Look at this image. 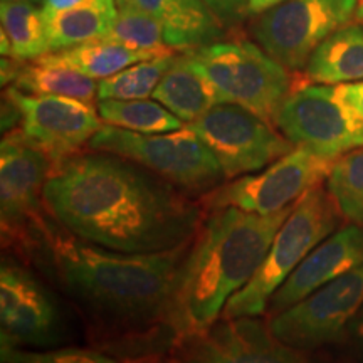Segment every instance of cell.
Returning <instances> with one entry per match:
<instances>
[{
	"mask_svg": "<svg viewBox=\"0 0 363 363\" xmlns=\"http://www.w3.org/2000/svg\"><path fill=\"white\" fill-rule=\"evenodd\" d=\"M43 201L67 233L120 252L172 251L192 242L202 224L192 195L140 163L94 150L56 163Z\"/></svg>",
	"mask_w": 363,
	"mask_h": 363,
	"instance_id": "1",
	"label": "cell"
},
{
	"mask_svg": "<svg viewBox=\"0 0 363 363\" xmlns=\"http://www.w3.org/2000/svg\"><path fill=\"white\" fill-rule=\"evenodd\" d=\"M40 234L59 279L98 315L125 325L167 320L190 244L163 252H120L86 242L48 220Z\"/></svg>",
	"mask_w": 363,
	"mask_h": 363,
	"instance_id": "2",
	"label": "cell"
},
{
	"mask_svg": "<svg viewBox=\"0 0 363 363\" xmlns=\"http://www.w3.org/2000/svg\"><path fill=\"white\" fill-rule=\"evenodd\" d=\"M293 208L272 216L249 214L235 207L212 211L185 256L167 313L165 321L182 340L220 321L229 299L259 269Z\"/></svg>",
	"mask_w": 363,
	"mask_h": 363,
	"instance_id": "3",
	"label": "cell"
},
{
	"mask_svg": "<svg viewBox=\"0 0 363 363\" xmlns=\"http://www.w3.org/2000/svg\"><path fill=\"white\" fill-rule=\"evenodd\" d=\"M194 66L214 86L220 103H234L276 126V116L303 76L272 59L247 39L217 40L187 51Z\"/></svg>",
	"mask_w": 363,
	"mask_h": 363,
	"instance_id": "4",
	"label": "cell"
},
{
	"mask_svg": "<svg viewBox=\"0 0 363 363\" xmlns=\"http://www.w3.org/2000/svg\"><path fill=\"white\" fill-rule=\"evenodd\" d=\"M340 216L333 197L321 184L303 195L279 227L254 278L229 299L222 320L264 315L272 294L313 249L335 233Z\"/></svg>",
	"mask_w": 363,
	"mask_h": 363,
	"instance_id": "5",
	"label": "cell"
},
{
	"mask_svg": "<svg viewBox=\"0 0 363 363\" xmlns=\"http://www.w3.org/2000/svg\"><path fill=\"white\" fill-rule=\"evenodd\" d=\"M88 148L140 163L192 197L211 194L225 179L214 153L189 125L153 135L103 125Z\"/></svg>",
	"mask_w": 363,
	"mask_h": 363,
	"instance_id": "6",
	"label": "cell"
},
{
	"mask_svg": "<svg viewBox=\"0 0 363 363\" xmlns=\"http://www.w3.org/2000/svg\"><path fill=\"white\" fill-rule=\"evenodd\" d=\"M333 162L294 147L266 169L247 174L203 195L211 211L235 207L249 214L272 216L291 208L311 189L328 179Z\"/></svg>",
	"mask_w": 363,
	"mask_h": 363,
	"instance_id": "7",
	"label": "cell"
},
{
	"mask_svg": "<svg viewBox=\"0 0 363 363\" xmlns=\"http://www.w3.org/2000/svg\"><path fill=\"white\" fill-rule=\"evenodd\" d=\"M362 0H286L259 13L254 39L289 71H301L323 40L355 19Z\"/></svg>",
	"mask_w": 363,
	"mask_h": 363,
	"instance_id": "8",
	"label": "cell"
},
{
	"mask_svg": "<svg viewBox=\"0 0 363 363\" xmlns=\"http://www.w3.org/2000/svg\"><path fill=\"white\" fill-rule=\"evenodd\" d=\"M219 162L225 179L254 174L291 152L274 125L234 103H219L189 125Z\"/></svg>",
	"mask_w": 363,
	"mask_h": 363,
	"instance_id": "9",
	"label": "cell"
},
{
	"mask_svg": "<svg viewBox=\"0 0 363 363\" xmlns=\"http://www.w3.org/2000/svg\"><path fill=\"white\" fill-rule=\"evenodd\" d=\"M276 128L294 147L331 162L363 147V121L328 84H305L294 91L276 116Z\"/></svg>",
	"mask_w": 363,
	"mask_h": 363,
	"instance_id": "10",
	"label": "cell"
},
{
	"mask_svg": "<svg viewBox=\"0 0 363 363\" xmlns=\"http://www.w3.org/2000/svg\"><path fill=\"white\" fill-rule=\"evenodd\" d=\"M363 306V264L321 286L296 305L271 316L269 330L276 338L308 350L342 337Z\"/></svg>",
	"mask_w": 363,
	"mask_h": 363,
	"instance_id": "11",
	"label": "cell"
},
{
	"mask_svg": "<svg viewBox=\"0 0 363 363\" xmlns=\"http://www.w3.org/2000/svg\"><path fill=\"white\" fill-rule=\"evenodd\" d=\"M56 163L21 128L7 131L0 145V217L4 238L22 239L27 229L40 233L45 182Z\"/></svg>",
	"mask_w": 363,
	"mask_h": 363,
	"instance_id": "12",
	"label": "cell"
},
{
	"mask_svg": "<svg viewBox=\"0 0 363 363\" xmlns=\"http://www.w3.org/2000/svg\"><path fill=\"white\" fill-rule=\"evenodd\" d=\"M4 94L19 108L22 133L44 150L54 163L74 155L103 126L98 110L79 99L30 94L16 86L7 88Z\"/></svg>",
	"mask_w": 363,
	"mask_h": 363,
	"instance_id": "13",
	"label": "cell"
},
{
	"mask_svg": "<svg viewBox=\"0 0 363 363\" xmlns=\"http://www.w3.org/2000/svg\"><path fill=\"white\" fill-rule=\"evenodd\" d=\"M2 352L51 347L61 338V313L51 293L24 267L4 262L0 269Z\"/></svg>",
	"mask_w": 363,
	"mask_h": 363,
	"instance_id": "14",
	"label": "cell"
},
{
	"mask_svg": "<svg viewBox=\"0 0 363 363\" xmlns=\"http://www.w3.org/2000/svg\"><path fill=\"white\" fill-rule=\"evenodd\" d=\"M182 363H311L257 316L222 320L185 340Z\"/></svg>",
	"mask_w": 363,
	"mask_h": 363,
	"instance_id": "15",
	"label": "cell"
},
{
	"mask_svg": "<svg viewBox=\"0 0 363 363\" xmlns=\"http://www.w3.org/2000/svg\"><path fill=\"white\" fill-rule=\"evenodd\" d=\"M362 264L363 225H345L308 254L306 259L272 294L267 310L276 315Z\"/></svg>",
	"mask_w": 363,
	"mask_h": 363,
	"instance_id": "16",
	"label": "cell"
},
{
	"mask_svg": "<svg viewBox=\"0 0 363 363\" xmlns=\"http://www.w3.org/2000/svg\"><path fill=\"white\" fill-rule=\"evenodd\" d=\"M148 13L165 30L174 51H192L224 38L225 27L202 0H116Z\"/></svg>",
	"mask_w": 363,
	"mask_h": 363,
	"instance_id": "17",
	"label": "cell"
},
{
	"mask_svg": "<svg viewBox=\"0 0 363 363\" xmlns=\"http://www.w3.org/2000/svg\"><path fill=\"white\" fill-rule=\"evenodd\" d=\"M152 98L187 125L220 103L214 86L194 66L187 51L174 56Z\"/></svg>",
	"mask_w": 363,
	"mask_h": 363,
	"instance_id": "18",
	"label": "cell"
},
{
	"mask_svg": "<svg viewBox=\"0 0 363 363\" xmlns=\"http://www.w3.org/2000/svg\"><path fill=\"white\" fill-rule=\"evenodd\" d=\"M306 78L328 86L362 81L363 24L350 22L318 45L308 59Z\"/></svg>",
	"mask_w": 363,
	"mask_h": 363,
	"instance_id": "19",
	"label": "cell"
},
{
	"mask_svg": "<svg viewBox=\"0 0 363 363\" xmlns=\"http://www.w3.org/2000/svg\"><path fill=\"white\" fill-rule=\"evenodd\" d=\"M13 86L24 93L66 96L89 104H93L94 98H98L96 79L72 69L65 62L56 61L49 54H44L34 61L22 62Z\"/></svg>",
	"mask_w": 363,
	"mask_h": 363,
	"instance_id": "20",
	"label": "cell"
},
{
	"mask_svg": "<svg viewBox=\"0 0 363 363\" xmlns=\"http://www.w3.org/2000/svg\"><path fill=\"white\" fill-rule=\"evenodd\" d=\"M116 13V0H96L44 19L49 52L65 51L89 40L106 39Z\"/></svg>",
	"mask_w": 363,
	"mask_h": 363,
	"instance_id": "21",
	"label": "cell"
},
{
	"mask_svg": "<svg viewBox=\"0 0 363 363\" xmlns=\"http://www.w3.org/2000/svg\"><path fill=\"white\" fill-rule=\"evenodd\" d=\"M0 51L17 61H34L49 52L43 7L30 2H2Z\"/></svg>",
	"mask_w": 363,
	"mask_h": 363,
	"instance_id": "22",
	"label": "cell"
},
{
	"mask_svg": "<svg viewBox=\"0 0 363 363\" xmlns=\"http://www.w3.org/2000/svg\"><path fill=\"white\" fill-rule=\"evenodd\" d=\"M48 54L56 61L71 66L72 69L99 81L110 78L116 72L123 71L136 62L145 61V59L158 57L155 54L135 51V49H130L110 39L89 40V43L65 49V51Z\"/></svg>",
	"mask_w": 363,
	"mask_h": 363,
	"instance_id": "23",
	"label": "cell"
},
{
	"mask_svg": "<svg viewBox=\"0 0 363 363\" xmlns=\"http://www.w3.org/2000/svg\"><path fill=\"white\" fill-rule=\"evenodd\" d=\"M96 110L106 125L136 133H169L185 126L157 99H99Z\"/></svg>",
	"mask_w": 363,
	"mask_h": 363,
	"instance_id": "24",
	"label": "cell"
},
{
	"mask_svg": "<svg viewBox=\"0 0 363 363\" xmlns=\"http://www.w3.org/2000/svg\"><path fill=\"white\" fill-rule=\"evenodd\" d=\"M326 189L342 217L363 225V147L352 150L333 162L326 179Z\"/></svg>",
	"mask_w": 363,
	"mask_h": 363,
	"instance_id": "25",
	"label": "cell"
},
{
	"mask_svg": "<svg viewBox=\"0 0 363 363\" xmlns=\"http://www.w3.org/2000/svg\"><path fill=\"white\" fill-rule=\"evenodd\" d=\"M175 54L131 65L98 83V99H147L169 69Z\"/></svg>",
	"mask_w": 363,
	"mask_h": 363,
	"instance_id": "26",
	"label": "cell"
},
{
	"mask_svg": "<svg viewBox=\"0 0 363 363\" xmlns=\"http://www.w3.org/2000/svg\"><path fill=\"white\" fill-rule=\"evenodd\" d=\"M118 13L106 39L115 40L135 49L155 56H172L177 51L169 48L165 40V30L158 22L138 9L116 4Z\"/></svg>",
	"mask_w": 363,
	"mask_h": 363,
	"instance_id": "27",
	"label": "cell"
},
{
	"mask_svg": "<svg viewBox=\"0 0 363 363\" xmlns=\"http://www.w3.org/2000/svg\"><path fill=\"white\" fill-rule=\"evenodd\" d=\"M4 363H147L140 360H118L106 353L88 348H61L44 353H24L22 350H4Z\"/></svg>",
	"mask_w": 363,
	"mask_h": 363,
	"instance_id": "28",
	"label": "cell"
},
{
	"mask_svg": "<svg viewBox=\"0 0 363 363\" xmlns=\"http://www.w3.org/2000/svg\"><path fill=\"white\" fill-rule=\"evenodd\" d=\"M224 27H234L247 16L249 0H202Z\"/></svg>",
	"mask_w": 363,
	"mask_h": 363,
	"instance_id": "29",
	"label": "cell"
},
{
	"mask_svg": "<svg viewBox=\"0 0 363 363\" xmlns=\"http://www.w3.org/2000/svg\"><path fill=\"white\" fill-rule=\"evenodd\" d=\"M335 93L340 101L363 121V79L355 83H345L335 86Z\"/></svg>",
	"mask_w": 363,
	"mask_h": 363,
	"instance_id": "30",
	"label": "cell"
},
{
	"mask_svg": "<svg viewBox=\"0 0 363 363\" xmlns=\"http://www.w3.org/2000/svg\"><path fill=\"white\" fill-rule=\"evenodd\" d=\"M96 2V0H43V13L44 19H51L59 12L71 11V9L86 6V4Z\"/></svg>",
	"mask_w": 363,
	"mask_h": 363,
	"instance_id": "31",
	"label": "cell"
},
{
	"mask_svg": "<svg viewBox=\"0 0 363 363\" xmlns=\"http://www.w3.org/2000/svg\"><path fill=\"white\" fill-rule=\"evenodd\" d=\"M286 2V0H249L247 12L252 16H259V13L269 11V9L279 6V4Z\"/></svg>",
	"mask_w": 363,
	"mask_h": 363,
	"instance_id": "32",
	"label": "cell"
},
{
	"mask_svg": "<svg viewBox=\"0 0 363 363\" xmlns=\"http://www.w3.org/2000/svg\"><path fill=\"white\" fill-rule=\"evenodd\" d=\"M352 325H353V330H355L357 337L363 342V306H362L360 313H358V315H357L355 320H353Z\"/></svg>",
	"mask_w": 363,
	"mask_h": 363,
	"instance_id": "33",
	"label": "cell"
},
{
	"mask_svg": "<svg viewBox=\"0 0 363 363\" xmlns=\"http://www.w3.org/2000/svg\"><path fill=\"white\" fill-rule=\"evenodd\" d=\"M355 19L360 22V24H363V0L360 2V6H358V11L355 13Z\"/></svg>",
	"mask_w": 363,
	"mask_h": 363,
	"instance_id": "34",
	"label": "cell"
},
{
	"mask_svg": "<svg viewBox=\"0 0 363 363\" xmlns=\"http://www.w3.org/2000/svg\"><path fill=\"white\" fill-rule=\"evenodd\" d=\"M2 2H30V4H43V0H2Z\"/></svg>",
	"mask_w": 363,
	"mask_h": 363,
	"instance_id": "35",
	"label": "cell"
},
{
	"mask_svg": "<svg viewBox=\"0 0 363 363\" xmlns=\"http://www.w3.org/2000/svg\"><path fill=\"white\" fill-rule=\"evenodd\" d=\"M157 363V362H155ZM169 363H179V362H169Z\"/></svg>",
	"mask_w": 363,
	"mask_h": 363,
	"instance_id": "36",
	"label": "cell"
}]
</instances>
